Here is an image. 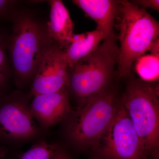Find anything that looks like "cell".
Returning a JSON list of instances; mask_svg holds the SVG:
<instances>
[{
  "mask_svg": "<svg viewBox=\"0 0 159 159\" xmlns=\"http://www.w3.org/2000/svg\"><path fill=\"white\" fill-rule=\"evenodd\" d=\"M11 21L7 50L15 84L22 90L31 84L44 57L54 43L47 23L33 13L19 9Z\"/></svg>",
  "mask_w": 159,
  "mask_h": 159,
  "instance_id": "1",
  "label": "cell"
},
{
  "mask_svg": "<svg viewBox=\"0 0 159 159\" xmlns=\"http://www.w3.org/2000/svg\"><path fill=\"white\" fill-rule=\"evenodd\" d=\"M119 3L116 27L120 44L116 72L121 78L130 74L135 61L159 38V24L145 9L130 1Z\"/></svg>",
  "mask_w": 159,
  "mask_h": 159,
  "instance_id": "2",
  "label": "cell"
},
{
  "mask_svg": "<svg viewBox=\"0 0 159 159\" xmlns=\"http://www.w3.org/2000/svg\"><path fill=\"white\" fill-rule=\"evenodd\" d=\"M119 56L116 40H104L93 53L68 69V91L78 104L108 89Z\"/></svg>",
  "mask_w": 159,
  "mask_h": 159,
  "instance_id": "3",
  "label": "cell"
},
{
  "mask_svg": "<svg viewBox=\"0 0 159 159\" xmlns=\"http://www.w3.org/2000/svg\"><path fill=\"white\" fill-rule=\"evenodd\" d=\"M133 80L129 83L122 104L127 111L145 149L146 157L158 159V86Z\"/></svg>",
  "mask_w": 159,
  "mask_h": 159,
  "instance_id": "4",
  "label": "cell"
},
{
  "mask_svg": "<svg viewBox=\"0 0 159 159\" xmlns=\"http://www.w3.org/2000/svg\"><path fill=\"white\" fill-rule=\"evenodd\" d=\"M119 105L116 94L108 89L80 102L64 121L69 140L77 148L93 146L111 124Z\"/></svg>",
  "mask_w": 159,
  "mask_h": 159,
  "instance_id": "5",
  "label": "cell"
},
{
  "mask_svg": "<svg viewBox=\"0 0 159 159\" xmlns=\"http://www.w3.org/2000/svg\"><path fill=\"white\" fill-rule=\"evenodd\" d=\"M30 93L18 90L0 97V147L36 140L44 132L35 122L30 110Z\"/></svg>",
  "mask_w": 159,
  "mask_h": 159,
  "instance_id": "6",
  "label": "cell"
},
{
  "mask_svg": "<svg viewBox=\"0 0 159 159\" xmlns=\"http://www.w3.org/2000/svg\"><path fill=\"white\" fill-rule=\"evenodd\" d=\"M105 159H146L142 141L122 103L113 119L93 145Z\"/></svg>",
  "mask_w": 159,
  "mask_h": 159,
  "instance_id": "7",
  "label": "cell"
},
{
  "mask_svg": "<svg viewBox=\"0 0 159 159\" xmlns=\"http://www.w3.org/2000/svg\"><path fill=\"white\" fill-rule=\"evenodd\" d=\"M68 69L64 50L54 42L31 83L29 93L32 97L68 87Z\"/></svg>",
  "mask_w": 159,
  "mask_h": 159,
  "instance_id": "8",
  "label": "cell"
},
{
  "mask_svg": "<svg viewBox=\"0 0 159 159\" xmlns=\"http://www.w3.org/2000/svg\"><path fill=\"white\" fill-rule=\"evenodd\" d=\"M32 98L30 110L43 132L64 122L73 110L69 100L68 87L54 93L37 95Z\"/></svg>",
  "mask_w": 159,
  "mask_h": 159,
  "instance_id": "9",
  "label": "cell"
},
{
  "mask_svg": "<svg viewBox=\"0 0 159 159\" xmlns=\"http://www.w3.org/2000/svg\"><path fill=\"white\" fill-rule=\"evenodd\" d=\"M72 2L97 24V29L104 35L103 40H116L114 26L119 11V1L74 0Z\"/></svg>",
  "mask_w": 159,
  "mask_h": 159,
  "instance_id": "10",
  "label": "cell"
},
{
  "mask_svg": "<svg viewBox=\"0 0 159 159\" xmlns=\"http://www.w3.org/2000/svg\"><path fill=\"white\" fill-rule=\"evenodd\" d=\"M48 29L54 42L65 50L72 42L74 34V23L62 1L51 0Z\"/></svg>",
  "mask_w": 159,
  "mask_h": 159,
  "instance_id": "11",
  "label": "cell"
},
{
  "mask_svg": "<svg viewBox=\"0 0 159 159\" xmlns=\"http://www.w3.org/2000/svg\"><path fill=\"white\" fill-rule=\"evenodd\" d=\"M104 39L103 33L97 29L74 34L72 42L64 50L68 68H72L80 59L93 53Z\"/></svg>",
  "mask_w": 159,
  "mask_h": 159,
  "instance_id": "12",
  "label": "cell"
},
{
  "mask_svg": "<svg viewBox=\"0 0 159 159\" xmlns=\"http://www.w3.org/2000/svg\"><path fill=\"white\" fill-rule=\"evenodd\" d=\"M8 35L4 30L0 29V97L8 93L7 89L12 77L7 50Z\"/></svg>",
  "mask_w": 159,
  "mask_h": 159,
  "instance_id": "13",
  "label": "cell"
},
{
  "mask_svg": "<svg viewBox=\"0 0 159 159\" xmlns=\"http://www.w3.org/2000/svg\"><path fill=\"white\" fill-rule=\"evenodd\" d=\"M135 69L142 81L151 82L158 80L159 55H143L135 61Z\"/></svg>",
  "mask_w": 159,
  "mask_h": 159,
  "instance_id": "14",
  "label": "cell"
},
{
  "mask_svg": "<svg viewBox=\"0 0 159 159\" xmlns=\"http://www.w3.org/2000/svg\"><path fill=\"white\" fill-rule=\"evenodd\" d=\"M56 145L38 141L29 150L20 155L17 159H51Z\"/></svg>",
  "mask_w": 159,
  "mask_h": 159,
  "instance_id": "15",
  "label": "cell"
},
{
  "mask_svg": "<svg viewBox=\"0 0 159 159\" xmlns=\"http://www.w3.org/2000/svg\"><path fill=\"white\" fill-rule=\"evenodd\" d=\"M19 1L0 0V23L5 20L11 21L15 13L19 10Z\"/></svg>",
  "mask_w": 159,
  "mask_h": 159,
  "instance_id": "16",
  "label": "cell"
},
{
  "mask_svg": "<svg viewBox=\"0 0 159 159\" xmlns=\"http://www.w3.org/2000/svg\"><path fill=\"white\" fill-rule=\"evenodd\" d=\"M131 2L137 6H142V7L141 8L143 9H145L146 8H150L159 12V0H137L132 1Z\"/></svg>",
  "mask_w": 159,
  "mask_h": 159,
  "instance_id": "17",
  "label": "cell"
},
{
  "mask_svg": "<svg viewBox=\"0 0 159 159\" xmlns=\"http://www.w3.org/2000/svg\"><path fill=\"white\" fill-rule=\"evenodd\" d=\"M51 159H73L63 147L56 144Z\"/></svg>",
  "mask_w": 159,
  "mask_h": 159,
  "instance_id": "18",
  "label": "cell"
},
{
  "mask_svg": "<svg viewBox=\"0 0 159 159\" xmlns=\"http://www.w3.org/2000/svg\"><path fill=\"white\" fill-rule=\"evenodd\" d=\"M151 53L152 54L159 55V38L157 39L151 45L148 49Z\"/></svg>",
  "mask_w": 159,
  "mask_h": 159,
  "instance_id": "19",
  "label": "cell"
},
{
  "mask_svg": "<svg viewBox=\"0 0 159 159\" xmlns=\"http://www.w3.org/2000/svg\"><path fill=\"white\" fill-rule=\"evenodd\" d=\"M9 150L7 148L0 147V159H4L7 156Z\"/></svg>",
  "mask_w": 159,
  "mask_h": 159,
  "instance_id": "20",
  "label": "cell"
},
{
  "mask_svg": "<svg viewBox=\"0 0 159 159\" xmlns=\"http://www.w3.org/2000/svg\"><path fill=\"white\" fill-rule=\"evenodd\" d=\"M101 159V158H97V159Z\"/></svg>",
  "mask_w": 159,
  "mask_h": 159,
  "instance_id": "21",
  "label": "cell"
}]
</instances>
